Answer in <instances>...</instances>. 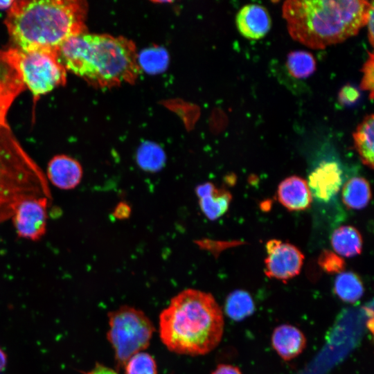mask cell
Here are the masks:
<instances>
[{
	"label": "cell",
	"instance_id": "6",
	"mask_svg": "<svg viewBox=\"0 0 374 374\" xmlns=\"http://www.w3.org/2000/svg\"><path fill=\"white\" fill-rule=\"evenodd\" d=\"M107 339L114 350L117 370L128 359L148 347L154 327L145 314L136 308L122 305L109 312Z\"/></svg>",
	"mask_w": 374,
	"mask_h": 374
},
{
	"label": "cell",
	"instance_id": "22",
	"mask_svg": "<svg viewBox=\"0 0 374 374\" xmlns=\"http://www.w3.org/2000/svg\"><path fill=\"white\" fill-rule=\"evenodd\" d=\"M286 67L292 77L306 78L315 71L316 60L308 51H294L287 55Z\"/></svg>",
	"mask_w": 374,
	"mask_h": 374
},
{
	"label": "cell",
	"instance_id": "30",
	"mask_svg": "<svg viewBox=\"0 0 374 374\" xmlns=\"http://www.w3.org/2000/svg\"><path fill=\"white\" fill-rule=\"evenodd\" d=\"M373 12H374V8L373 7L370 10V12H369V15H368V19H367V21H366V25L367 26V28H368V41L371 44V45L373 46V44H374V26H373V24H374V15H373Z\"/></svg>",
	"mask_w": 374,
	"mask_h": 374
},
{
	"label": "cell",
	"instance_id": "29",
	"mask_svg": "<svg viewBox=\"0 0 374 374\" xmlns=\"http://www.w3.org/2000/svg\"><path fill=\"white\" fill-rule=\"evenodd\" d=\"M211 374H242L240 368L237 366L221 364L211 373Z\"/></svg>",
	"mask_w": 374,
	"mask_h": 374
},
{
	"label": "cell",
	"instance_id": "5",
	"mask_svg": "<svg viewBox=\"0 0 374 374\" xmlns=\"http://www.w3.org/2000/svg\"><path fill=\"white\" fill-rule=\"evenodd\" d=\"M33 197L51 199L46 175L8 124L0 125V208L12 214L15 204Z\"/></svg>",
	"mask_w": 374,
	"mask_h": 374
},
{
	"label": "cell",
	"instance_id": "11",
	"mask_svg": "<svg viewBox=\"0 0 374 374\" xmlns=\"http://www.w3.org/2000/svg\"><path fill=\"white\" fill-rule=\"evenodd\" d=\"M342 181L339 165L335 161H323L310 172L308 185L312 197L328 202L339 193Z\"/></svg>",
	"mask_w": 374,
	"mask_h": 374
},
{
	"label": "cell",
	"instance_id": "18",
	"mask_svg": "<svg viewBox=\"0 0 374 374\" xmlns=\"http://www.w3.org/2000/svg\"><path fill=\"white\" fill-rule=\"evenodd\" d=\"M331 245L339 256L353 257L361 253L362 238L359 231L352 226H342L336 229L330 238Z\"/></svg>",
	"mask_w": 374,
	"mask_h": 374
},
{
	"label": "cell",
	"instance_id": "32",
	"mask_svg": "<svg viewBox=\"0 0 374 374\" xmlns=\"http://www.w3.org/2000/svg\"><path fill=\"white\" fill-rule=\"evenodd\" d=\"M130 213V207L125 204H120L114 212V215L118 218H125Z\"/></svg>",
	"mask_w": 374,
	"mask_h": 374
},
{
	"label": "cell",
	"instance_id": "27",
	"mask_svg": "<svg viewBox=\"0 0 374 374\" xmlns=\"http://www.w3.org/2000/svg\"><path fill=\"white\" fill-rule=\"evenodd\" d=\"M368 57L362 68L363 76L360 82V88L364 91H370V99L373 98L374 89V55L368 52Z\"/></svg>",
	"mask_w": 374,
	"mask_h": 374
},
{
	"label": "cell",
	"instance_id": "35",
	"mask_svg": "<svg viewBox=\"0 0 374 374\" xmlns=\"http://www.w3.org/2000/svg\"><path fill=\"white\" fill-rule=\"evenodd\" d=\"M6 364V356L5 353L2 351V350L0 348V371H2Z\"/></svg>",
	"mask_w": 374,
	"mask_h": 374
},
{
	"label": "cell",
	"instance_id": "16",
	"mask_svg": "<svg viewBox=\"0 0 374 374\" xmlns=\"http://www.w3.org/2000/svg\"><path fill=\"white\" fill-rule=\"evenodd\" d=\"M196 195L202 212L210 220H215L224 215L232 199L229 190L219 188L211 182L197 186Z\"/></svg>",
	"mask_w": 374,
	"mask_h": 374
},
{
	"label": "cell",
	"instance_id": "21",
	"mask_svg": "<svg viewBox=\"0 0 374 374\" xmlns=\"http://www.w3.org/2000/svg\"><path fill=\"white\" fill-rule=\"evenodd\" d=\"M224 311L232 320L240 321L253 314L255 311V303L248 292L236 290L226 297Z\"/></svg>",
	"mask_w": 374,
	"mask_h": 374
},
{
	"label": "cell",
	"instance_id": "1",
	"mask_svg": "<svg viewBox=\"0 0 374 374\" xmlns=\"http://www.w3.org/2000/svg\"><path fill=\"white\" fill-rule=\"evenodd\" d=\"M224 326L214 296L191 288L175 296L159 315L161 340L169 350L181 355L210 353L220 344Z\"/></svg>",
	"mask_w": 374,
	"mask_h": 374
},
{
	"label": "cell",
	"instance_id": "20",
	"mask_svg": "<svg viewBox=\"0 0 374 374\" xmlns=\"http://www.w3.org/2000/svg\"><path fill=\"white\" fill-rule=\"evenodd\" d=\"M335 294L343 301L354 303L363 296L364 287L361 278L353 271H342L334 283Z\"/></svg>",
	"mask_w": 374,
	"mask_h": 374
},
{
	"label": "cell",
	"instance_id": "17",
	"mask_svg": "<svg viewBox=\"0 0 374 374\" xmlns=\"http://www.w3.org/2000/svg\"><path fill=\"white\" fill-rule=\"evenodd\" d=\"M353 136L355 148L362 162L373 169L374 161V116L373 114L364 118L357 125Z\"/></svg>",
	"mask_w": 374,
	"mask_h": 374
},
{
	"label": "cell",
	"instance_id": "34",
	"mask_svg": "<svg viewBox=\"0 0 374 374\" xmlns=\"http://www.w3.org/2000/svg\"><path fill=\"white\" fill-rule=\"evenodd\" d=\"M14 1L15 0L0 1V10H9Z\"/></svg>",
	"mask_w": 374,
	"mask_h": 374
},
{
	"label": "cell",
	"instance_id": "14",
	"mask_svg": "<svg viewBox=\"0 0 374 374\" xmlns=\"http://www.w3.org/2000/svg\"><path fill=\"white\" fill-rule=\"evenodd\" d=\"M277 197L279 202L292 211L308 208L312 200L307 181L298 176L283 179L278 186Z\"/></svg>",
	"mask_w": 374,
	"mask_h": 374
},
{
	"label": "cell",
	"instance_id": "23",
	"mask_svg": "<svg viewBox=\"0 0 374 374\" xmlns=\"http://www.w3.org/2000/svg\"><path fill=\"white\" fill-rule=\"evenodd\" d=\"M165 161L166 156L163 150L156 143L145 142L137 150V163L145 171L156 172L160 170Z\"/></svg>",
	"mask_w": 374,
	"mask_h": 374
},
{
	"label": "cell",
	"instance_id": "7",
	"mask_svg": "<svg viewBox=\"0 0 374 374\" xmlns=\"http://www.w3.org/2000/svg\"><path fill=\"white\" fill-rule=\"evenodd\" d=\"M21 79L35 99L66 81V69L61 62L58 51L46 49L22 51L8 49Z\"/></svg>",
	"mask_w": 374,
	"mask_h": 374
},
{
	"label": "cell",
	"instance_id": "2",
	"mask_svg": "<svg viewBox=\"0 0 374 374\" xmlns=\"http://www.w3.org/2000/svg\"><path fill=\"white\" fill-rule=\"evenodd\" d=\"M87 6L79 0H15L5 20L22 51H59L69 38L85 33Z\"/></svg>",
	"mask_w": 374,
	"mask_h": 374
},
{
	"label": "cell",
	"instance_id": "3",
	"mask_svg": "<svg viewBox=\"0 0 374 374\" xmlns=\"http://www.w3.org/2000/svg\"><path fill=\"white\" fill-rule=\"evenodd\" d=\"M373 7V1L362 0H289L282 13L293 39L323 49L357 35Z\"/></svg>",
	"mask_w": 374,
	"mask_h": 374
},
{
	"label": "cell",
	"instance_id": "33",
	"mask_svg": "<svg viewBox=\"0 0 374 374\" xmlns=\"http://www.w3.org/2000/svg\"><path fill=\"white\" fill-rule=\"evenodd\" d=\"M12 215L11 212L0 208V222L11 218Z\"/></svg>",
	"mask_w": 374,
	"mask_h": 374
},
{
	"label": "cell",
	"instance_id": "24",
	"mask_svg": "<svg viewBox=\"0 0 374 374\" xmlns=\"http://www.w3.org/2000/svg\"><path fill=\"white\" fill-rule=\"evenodd\" d=\"M167 51L159 46L150 47L143 50L137 55V62L141 68L149 73H158L163 71L168 64Z\"/></svg>",
	"mask_w": 374,
	"mask_h": 374
},
{
	"label": "cell",
	"instance_id": "31",
	"mask_svg": "<svg viewBox=\"0 0 374 374\" xmlns=\"http://www.w3.org/2000/svg\"><path fill=\"white\" fill-rule=\"evenodd\" d=\"M85 374H118L116 371L105 365L97 363L96 366Z\"/></svg>",
	"mask_w": 374,
	"mask_h": 374
},
{
	"label": "cell",
	"instance_id": "26",
	"mask_svg": "<svg viewBox=\"0 0 374 374\" xmlns=\"http://www.w3.org/2000/svg\"><path fill=\"white\" fill-rule=\"evenodd\" d=\"M320 267L328 274H339L344 271L346 262L338 254L327 250H323L318 258Z\"/></svg>",
	"mask_w": 374,
	"mask_h": 374
},
{
	"label": "cell",
	"instance_id": "13",
	"mask_svg": "<svg viewBox=\"0 0 374 374\" xmlns=\"http://www.w3.org/2000/svg\"><path fill=\"white\" fill-rule=\"evenodd\" d=\"M240 33L249 39H258L265 37L271 26L268 10L258 4L244 6L235 18Z\"/></svg>",
	"mask_w": 374,
	"mask_h": 374
},
{
	"label": "cell",
	"instance_id": "10",
	"mask_svg": "<svg viewBox=\"0 0 374 374\" xmlns=\"http://www.w3.org/2000/svg\"><path fill=\"white\" fill-rule=\"evenodd\" d=\"M25 86L8 50H0V125H6V115L15 98Z\"/></svg>",
	"mask_w": 374,
	"mask_h": 374
},
{
	"label": "cell",
	"instance_id": "8",
	"mask_svg": "<svg viewBox=\"0 0 374 374\" xmlns=\"http://www.w3.org/2000/svg\"><path fill=\"white\" fill-rule=\"evenodd\" d=\"M50 199L46 197H33L15 204L11 218L19 237L36 241L45 234Z\"/></svg>",
	"mask_w": 374,
	"mask_h": 374
},
{
	"label": "cell",
	"instance_id": "19",
	"mask_svg": "<svg viewBox=\"0 0 374 374\" xmlns=\"http://www.w3.org/2000/svg\"><path fill=\"white\" fill-rule=\"evenodd\" d=\"M341 197L344 204L348 208L360 210L365 208L371 198L368 181L361 177L350 178L342 188Z\"/></svg>",
	"mask_w": 374,
	"mask_h": 374
},
{
	"label": "cell",
	"instance_id": "9",
	"mask_svg": "<svg viewBox=\"0 0 374 374\" xmlns=\"http://www.w3.org/2000/svg\"><path fill=\"white\" fill-rule=\"evenodd\" d=\"M265 274L269 278L287 281L301 269L304 255L296 246L276 239L266 244Z\"/></svg>",
	"mask_w": 374,
	"mask_h": 374
},
{
	"label": "cell",
	"instance_id": "4",
	"mask_svg": "<svg viewBox=\"0 0 374 374\" xmlns=\"http://www.w3.org/2000/svg\"><path fill=\"white\" fill-rule=\"evenodd\" d=\"M58 55L66 70L99 87L133 82L141 70L135 45L123 37L85 32L67 39Z\"/></svg>",
	"mask_w": 374,
	"mask_h": 374
},
{
	"label": "cell",
	"instance_id": "25",
	"mask_svg": "<svg viewBox=\"0 0 374 374\" xmlns=\"http://www.w3.org/2000/svg\"><path fill=\"white\" fill-rule=\"evenodd\" d=\"M125 374H157V363L150 354L139 352L126 362Z\"/></svg>",
	"mask_w": 374,
	"mask_h": 374
},
{
	"label": "cell",
	"instance_id": "15",
	"mask_svg": "<svg viewBox=\"0 0 374 374\" xmlns=\"http://www.w3.org/2000/svg\"><path fill=\"white\" fill-rule=\"evenodd\" d=\"M303 332L290 324L277 326L271 335V345L277 354L285 361L292 360L303 353L306 347Z\"/></svg>",
	"mask_w": 374,
	"mask_h": 374
},
{
	"label": "cell",
	"instance_id": "12",
	"mask_svg": "<svg viewBox=\"0 0 374 374\" xmlns=\"http://www.w3.org/2000/svg\"><path fill=\"white\" fill-rule=\"evenodd\" d=\"M83 170L75 159L65 155L54 156L48 163L46 178L55 187L71 190L80 183Z\"/></svg>",
	"mask_w": 374,
	"mask_h": 374
},
{
	"label": "cell",
	"instance_id": "28",
	"mask_svg": "<svg viewBox=\"0 0 374 374\" xmlns=\"http://www.w3.org/2000/svg\"><path fill=\"white\" fill-rule=\"evenodd\" d=\"M360 93L357 89L350 84L343 87L338 96L339 101L342 105H352L359 98Z\"/></svg>",
	"mask_w": 374,
	"mask_h": 374
}]
</instances>
